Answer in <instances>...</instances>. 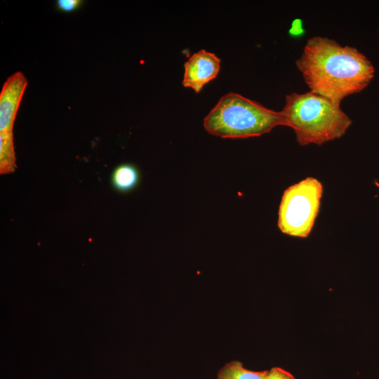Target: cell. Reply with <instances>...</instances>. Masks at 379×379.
I'll return each mask as SVG.
<instances>
[{
	"mask_svg": "<svg viewBox=\"0 0 379 379\" xmlns=\"http://www.w3.org/2000/svg\"><path fill=\"white\" fill-rule=\"evenodd\" d=\"M296 66L310 91L338 104L364 90L375 72L371 62L355 48L322 36L308 39Z\"/></svg>",
	"mask_w": 379,
	"mask_h": 379,
	"instance_id": "1",
	"label": "cell"
},
{
	"mask_svg": "<svg viewBox=\"0 0 379 379\" xmlns=\"http://www.w3.org/2000/svg\"><path fill=\"white\" fill-rule=\"evenodd\" d=\"M281 112L284 126L291 128L300 145L342 137L352 124L340 104L312 91L287 95Z\"/></svg>",
	"mask_w": 379,
	"mask_h": 379,
	"instance_id": "2",
	"label": "cell"
},
{
	"mask_svg": "<svg viewBox=\"0 0 379 379\" xmlns=\"http://www.w3.org/2000/svg\"><path fill=\"white\" fill-rule=\"evenodd\" d=\"M284 126L281 112L236 93L224 95L204 119L206 131L222 138H248Z\"/></svg>",
	"mask_w": 379,
	"mask_h": 379,
	"instance_id": "3",
	"label": "cell"
},
{
	"mask_svg": "<svg viewBox=\"0 0 379 379\" xmlns=\"http://www.w3.org/2000/svg\"><path fill=\"white\" fill-rule=\"evenodd\" d=\"M322 192L321 183L312 177L288 187L279 205V230L290 236L307 237L319 213Z\"/></svg>",
	"mask_w": 379,
	"mask_h": 379,
	"instance_id": "4",
	"label": "cell"
},
{
	"mask_svg": "<svg viewBox=\"0 0 379 379\" xmlns=\"http://www.w3.org/2000/svg\"><path fill=\"white\" fill-rule=\"evenodd\" d=\"M220 59L214 53L201 49L192 54L184 64L182 85L199 93L218 74Z\"/></svg>",
	"mask_w": 379,
	"mask_h": 379,
	"instance_id": "5",
	"label": "cell"
},
{
	"mask_svg": "<svg viewBox=\"0 0 379 379\" xmlns=\"http://www.w3.org/2000/svg\"><path fill=\"white\" fill-rule=\"evenodd\" d=\"M27 86V78L21 72H16L4 82L0 92V133L13 132Z\"/></svg>",
	"mask_w": 379,
	"mask_h": 379,
	"instance_id": "6",
	"label": "cell"
},
{
	"mask_svg": "<svg viewBox=\"0 0 379 379\" xmlns=\"http://www.w3.org/2000/svg\"><path fill=\"white\" fill-rule=\"evenodd\" d=\"M140 180V173L133 164L125 163L118 165L112 172L110 182L113 188L121 193L134 190Z\"/></svg>",
	"mask_w": 379,
	"mask_h": 379,
	"instance_id": "7",
	"label": "cell"
},
{
	"mask_svg": "<svg viewBox=\"0 0 379 379\" xmlns=\"http://www.w3.org/2000/svg\"><path fill=\"white\" fill-rule=\"evenodd\" d=\"M269 370L255 371L246 368L241 362L232 361L218 371L217 379H267Z\"/></svg>",
	"mask_w": 379,
	"mask_h": 379,
	"instance_id": "8",
	"label": "cell"
},
{
	"mask_svg": "<svg viewBox=\"0 0 379 379\" xmlns=\"http://www.w3.org/2000/svg\"><path fill=\"white\" fill-rule=\"evenodd\" d=\"M16 168L13 133H0V173L8 174Z\"/></svg>",
	"mask_w": 379,
	"mask_h": 379,
	"instance_id": "9",
	"label": "cell"
},
{
	"mask_svg": "<svg viewBox=\"0 0 379 379\" xmlns=\"http://www.w3.org/2000/svg\"><path fill=\"white\" fill-rule=\"evenodd\" d=\"M83 2L81 0H58L56 7L60 11L69 13L77 10Z\"/></svg>",
	"mask_w": 379,
	"mask_h": 379,
	"instance_id": "10",
	"label": "cell"
},
{
	"mask_svg": "<svg viewBox=\"0 0 379 379\" xmlns=\"http://www.w3.org/2000/svg\"><path fill=\"white\" fill-rule=\"evenodd\" d=\"M267 379H295L289 372L279 367H274L269 370Z\"/></svg>",
	"mask_w": 379,
	"mask_h": 379,
	"instance_id": "11",
	"label": "cell"
},
{
	"mask_svg": "<svg viewBox=\"0 0 379 379\" xmlns=\"http://www.w3.org/2000/svg\"><path fill=\"white\" fill-rule=\"evenodd\" d=\"M303 32L304 29L302 27V21L300 19H295L293 22L291 27L289 29L290 34L296 36L301 35Z\"/></svg>",
	"mask_w": 379,
	"mask_h": 379,
	"instance_id": "12",
	"label": "cell"
}]
</instances>
